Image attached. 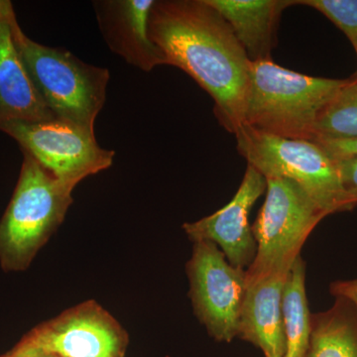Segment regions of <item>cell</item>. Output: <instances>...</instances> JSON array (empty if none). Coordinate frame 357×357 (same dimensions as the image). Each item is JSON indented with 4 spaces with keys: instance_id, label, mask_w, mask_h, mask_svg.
Masks as SVG:
<instances>
[{
    "instance_id": "7a4b0ae2",
    "label": "cell",
    "mask_w": 357,
    "mask_h": 357,
    "mask_svg": "<svg viewBox=\"0 0 357 357\" xmlns=\"http://www.w3.org/2000/svg\"><path fill=\"white\" fill-rule=\"evenodd\" d=\"M347 82L307 76L272 61L251 63L243 124L279 137L312 140L319 115Z\"/></svg>"
},
{
    "instance_id": "52a82bcc",
    "label": "cell",
    "mask_w": 357,
    "mask_h": 357,
    "mask_svg": "<svg viewBox=\"0 0 357 357\" xmlns=\"http://www.w3.org/2000/svg\"><path fill=\"white\" fill-rule=\"evenodd\" d=\"M0 131L54 176L77 185L114 162V152L100 147L95 132L60 119L10 121L0 126Z\"/></svg>"
},
{
    "instance_id": "6da1fadb",
    "label": "cell",
    "mask_w": 357,
    "mask_h": 357,
    "mask_svg": "<svg viewBox=\"0 0 357 357\" xmlns=\"http://www.w3.org/2000/svg\"><path fill=\"white\" fill-rule=\"evenodd\" d=\"M149 35L166 59L206 91L223 128L236 134L244 122L251 62L227 20L206 0H159Z\"/></svg>"
},
{
    "instance_id": "3957f363",
    "label": "cell",
    "mask_w": 357,
    "mask_h": 357,
    "mask_svg": "<svg viewBox=\"0 0 357 357\" xmlns=\"http://www.w3.org/2000/svg\"><path fill=\"white\" fill-rule=\"evenodd\" d=\"M24 154L13 198L0 220V265L6 272L30 266L63 222L76 183L61 180Z\"/></svg>"
},
{
    "instance_id": "7c38bea8",
    "label": "cell",
    "mask_w": 357,
    "mask_h": 357,
    "mask_svg": "<svg viewBox=\"0 0 357 357\" xmlns=\"http://www.w3.org/2000/svg\"><path fill=\"white\" fill-rule=\"evenodd\" d=\"M13 3L0 0V126L10 121H52V114L35 88L11 30Z\"/></svg>"
},
{
    "instance_id": "5b68a950",
    "label": "cell",
    "mask_w": 357,
    "mask_h": 357,
    "mask_svg": "<svg viewBox=\"0 0 357 357\" xmlns=\"http://www.w3.org/2000/svg\"><path fill=\"white\" fill-rule=\"evenodd\" d=\"M236 137L248 166L265 178L297 183L328 215L356 208L357 198L344 189L337 163L314 141L279 137L244 124Z\"/></svg>"
},
{
    "instance_id": "4fadbf2b",
    "label": "cell",
    "mask_w": 357,
    "mask_h": 357,
    "mask_svg": "<svg viewBox=\"0 0 357 357\" xmlns=\"http://www.w3.org/2000/svg\"><path fill=\"white\" fill-rule=\"evenodd\" d=\"M287 276L266 277L246 284L237 337L261 349L265 357L285 354L282 296Z\"/></svg>"
},
{
    "instance_id": "5bb4252c",
    "label": "cell",
    "mask_w": 357,
    "mask_h": 357,
    "mask_svg": "<svg viewBox=\"0 0 357 357\" xmlns=\"http://www.w3.org/2000/svg\"><path fill=\"white\" fill-rule=\"evenodd\" d=\"M227 20L251 63L271 61L282 13L297 0H206Z\"/></svg>"
},
{
    "instance_id": "ba28073f",
    "label": "cell",
    "mask_w": 357,
    "mask_h": 357,
    "mask_svg": "<svg viewBox=\"0 0 357 357\" xmlns=\"http://www.w3.org/2000/svg\"><path fill=\"white\" fill-rule=\"evenodd\" d=\"M190 298L197 318L220 342L237 337L246 292L245 270L232 266L217 244L194 243L187 264Z\"/></svg>"
},
{
    "instance_id": "8fae6325",
    "label": "cell",
    "mask_w": 357,
    "mask_h": 357,
    "mask_svg": "<svg viewBox=\"0 0 357 357\" xmlns=\"http://www.w3.org/2000/svg\"><path fill=\"white\" fill-rule=\"evenodd\" d=\"M155 0H105L95 2L96 17L110 50L129 65L150 72L166 59L149 35Z\"/></svg>"
},
{
    "instance_id": "9a60e30c",
    "label": "cell",
    "mask_w": 357,
    "mask_h": 357,
    "mask_svg": "<svg viewBox=\"0 0 357 357\" xmlns=\"http://www.w3.org/2000/svg\"><path fill=\"white\" fill-rule=\"evenodd\" d=\"M328 311L311 316V335L305 357H357V307L335 297Z\"/></svg>"
},
{
    "instance_id": "277c9868",
    "label": "cell",
    "mask_w": 357,
    "mask_h": 357,
    "mask_svg": "<svg viewBox=\"0 0 357 357\" xmlns=\"http://www.w3.org/2000/svg\"><path fill=\"white\" fill-rule=\"evenodd\" d=\"M10 22L14 43L54 116L95 132L96 117L107 98L109 70L86 64L65 49L33 41L21 29L15 11Z\"/></svg>"
},
{
    "instance_id": "7402d4cb",
    "label": "cell",
    "mask_w": 357,
    "mask_h": 357,
    "mask_svg": "<svg viewBox=\"0 0 357 357\" xmlns=\"http://www.w3.org/2000/svg\"><path fill=\"white\" fill-rule=\"evenodd\" d=\"M0 357H58L53 356V354H47L43 351H40L38 349L30 347V345H26L20 342L15 347L8 352V354H4V356Z\"/></svg>"
},
{
    "instance_id": "2e32d148",
    "label": "cell",
    "mask_w": 357,
    "mask_h": 357,
    "mask_svg": "<svg viewBox=\"0 0 357 357\" xmlns=\"http://www.w3.org/2000/svg\"><path fill=\"white\" fill-rule=\"evenodd\" d=\"M306 264L296 259L289 271L282 296V318L285 333L284 357H305L311 335V316L306 296Z\"/></svg>"
},
{
    "instance_id": "30bf717a",
    "label": "cell",
    "mask_w": 357,
    "mask_h": 357,
    "mask_svg": "<svg viewBox=\"0 0 357 357\" xmlns=\"http://www.w3.org/2000/svg\"><path fill=\"white\" fill-rule=\"evenodd\" d=\"M266 188V178L248 165L238 191L227 206L208 217L185 223L183 229L192 243L217 244L232 266L248 269L257 250L249 213Z\"/></svg>"
},
{
    "instance_id": "e0dca14e",
    "label": "cell",
    "mask_w": 357,
    "mask_h": 357,
    "mask_svg": "<svg viewBox=\"0 0 357 357\" xmlns=\"http://www.w3.org/2000/svg\"><path fill=\"white\" fill-rule=\"evenodd\" d=\"M354 137H357L356 77L347 79L319 115L312 140Z\"/></svg>"
},
{
    "instance_id": "8992f818",
    "label": "cell",
    "mask_w": 357,
    "mask_h": 357,
    "mask_svg": "<svg viewBox=\"0 0 357 357\" xmlns=\"http://www.w3.org/2000/svg\"><path fill=\"white\" fill-rule=\"evenodd\" d=\"M266 198L252 225L257 250L246 284L287 276L307 237L328 215L297 183L266 178Z\"/></svg>"
},
{
    "instance_id": "9c48e42d",
    "label": "cell",
    "mask_w": 357,
    "mask_h": 357,
    "mask_svg": "<svg viewBox=\"0 0 357 357\" xmlns=\"http://www.w3.org/2000/svg\"><path fill=\"white\" fill-rule=\"evenodd\" d=\"M20 342L58 357H122L128 335L95 301L45 321Z\"/></svg>"
},
{
    "instance_id": "d6986e66",
    "label": "cell",
    "mask_w": 357,
    "mask_h": 357,
    "mask_svg": "<svg viewBox=\"0 0 357 357\" xmlns=\"http://www.w3.org/2000/svg\"><path fill=\"white\" fill-rule=\"evenodd\" d=\"M333 161L356 158L357 157V137L344 139H314Z\"/></svg>"
},
{
    "instance_id": "ffe728a7",
    "label": "cell",
    "mask_w": 357,
    "mask_h": 357,
    "mask_svg": "<svg viewBox=\"0 0 357 357\" xmlns=\"http://www.w3.org/2000/svg\"><path fill=\"white\" fill-rule=\"evenodd\" d=\"M335 163L344 189L357 198V157L335 161Z\"/></svg>"
},
{
    "instance_id": "603a6c76",
    "label": "cell",
    "mask_w": 357,
    "mask_h": 357,
    "mask_svg": "<svg viewBox=\"0 0 357 357\" xmlns=\"http://www.w3.org/2000/svg\"><path fill=\"white\" fill-rule=\"evenodd\" d=\"M356 79H357V74H356Z\"/></svg>"
},
{
    "instance_id": "44dd1931",
    "label": "cell",
    "mask_w": 357,
    "mask_h": 357,
    "mask_svg": "<svg viewBox=\"0 0 357 357\" xmlns=\"http://www.w3.org/2000/svg\"><path fill=\"white\" fill-rule=\"evenodd\" d=\"M330 290L335 297L344 298L357 307V279L333 282Z\"/></svg>"
},
{
    "instance_id": "ac0fdd59",
    "label": "cell",
    "mask_w": 357,
    "mask_h": 357,
    "mask_svg": "<svg viewBox=\"0 0 357 357\" xmlns=\"http://www.w3.org/2000/svg\"><path fill=\"white\" fill-rule=\"evenodd\" d=\"M297 4L316 9L340 28L357 55V0H297Z\"/></svg>"
}]
</instances>
